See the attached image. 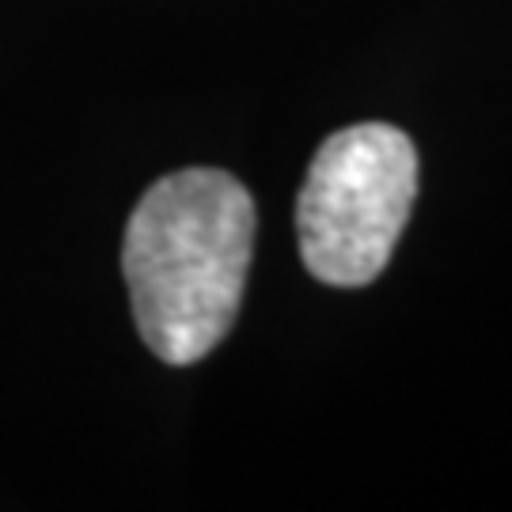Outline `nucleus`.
I'll return each instance as SVG.
<instances>
[{
    "label": "nucleus",
    "mask_w": 512,
    "mask_h": 512,
    "mask_svg": "<svg viewBox=\"0 0 512 512\" xmlns=\"http://www.w3.org/2000/svg\"><path fill=\"white\" fill-rule=\"evenodd\" d=\"M418 194V152L403 129L365 122L330 133L296 198L311 277L357 289L380 277Z\"/></svg>",
    "instance_id": "nucleus-2"
},
{
    "label": "nucleus",
    "mask_w": 512,
    "mask_h": 512,
    "mask_svg": "<svg viewBox=\"0 0 512 512\" xmlns=\"http://www.w3.org/2000/svg\"><path fill=\"white\" fill-rule=\"evenodd\" d=\"M255 247V202L236 175L186 167L148 186L126 224L133 319L167 365H194L236 323Z\"/></svg>",
    "instance_id": "nucleus-1"
}]
</instances>
